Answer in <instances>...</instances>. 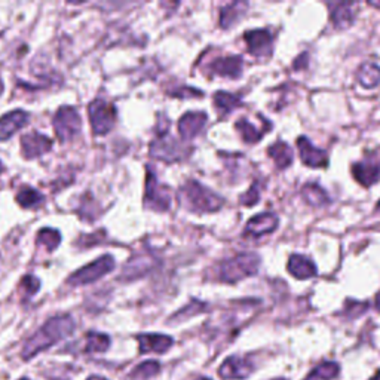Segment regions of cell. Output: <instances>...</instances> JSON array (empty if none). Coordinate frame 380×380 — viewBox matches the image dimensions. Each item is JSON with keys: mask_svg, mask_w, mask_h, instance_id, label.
Wrapping results in <instances>:
<instances>
[{"mask_svg": "<svg viewBox=\"0 0 380 380\" xmlns=\"http://www.w3.org/2000/svg\"><path fill=\"white\" fill-rule=\"evenodd\" d=\"M367 308H369V305L367 303H361V301H346V306H345V313L349 317V318H357L360 315H362V313L367 310Z\"/></svg>", "mask_w": 380, "mask_h": 380, "instance_id": "obj_35", "label": "cell"}, {"mask_svg": "<svg viewBox=\"0 0 380 380\" xmlns=\"http://www.w3.org/2000/svg\"><path fill=\"white\" fill-rule=\"evenodd\" d=\"M161 372V364L158 361H144L141 364H138L136 369L131 372V379L133 380H149L152 377H155Z\"/></svg>", "mask_w": 380, "mask_h": 380, "instance_id": "obj_28", "label": "cell"}, {"mask_svg": "<svg viewBox=\"0 0 380 380\" xmlns=\"http://www.w3.org/2000/svg\"><path fill=\"white\" fill-rule=\"evenodd\" d=\"M297 149L300 153L301 162L306 166L310 168H324L329 165V156L327 152L313 146L306 137H299L297 138Z\"/></svg>", "mask_w": 380, "mask_h": 380, "instance_id": "obj_10", "label": "cell"}, {"mask_svg": "<svg viewBox=\"0 0 380 380\" xmlns=\"http://www.w3.org/2000/svg\"><path fill=\"white\" fill-rule=\"evenodd\" d=\"M180 201L193 213H214L223 205V199L218 195L195 180H188L181 186Z\"/></svg>", "mask_w": 380, "mask_h": 380, "instance_id": "obj_2", "label": "cell"}, {"mask_svg": "<svg viewBox=\"0 0 380 380\" xmlns=\"http://www.w3.org/2000/svg\"><path fill=\"white\" fill-rule=\"evenodd\" d=\"M110 346V337L107 334L91 332L86 336V352H106Z\"/></svg>", "mask_w": 380, "mask_h": 380, "instance_id": "obj_31", "label": "cell"}, {"mask_svg": "<svg viewBox=\"0 0 380 380\" xmlns=\"http://www.w3.org/2000/svg\"><path fill=\"white\" fill-rule=\"evenodd\" d=\"M39 288H41V282H39L37 278L32 277V275H27V277H24L21 280L20 290L24 299H30L32 296H34L39 291Z\"/></svg>", "mask_w": 380, "mask_h": 380, "instance_id": "obj_33", "label": "cell"}, {"mask_svg": "<svg viewBox=\"0 0 380 380\" xmlns=\"http://www.w3.org/2000/svg\"><path fill=\"white\" fill-rule=\"evenodd\" d=\"M268 155L280 169H285L293 162V150L285 141H277L268 149Z\"/></svg>", "mask_w": 380, "mask_h": 380, "instance_id": "obj_22", "label": "cell"}, {"mask_svg": "<svg viewBox=\"0 0 380 380\" xmlns=\"http://www.w3.org/2000/svg\"><path fill=\"white\" fill-rule=\"evenodd\" d=\"M258 199H260V190H258V186L256 185V183H254V185H253L250 189H248L247 193H244V195L241 196V198H240L241 204H244V205H247V207L256 205V204L258 202Z\"/></svg>", "mask_w": 380, "mask_h": 380, "instance_id": "obj_36", "label": "cell"}, {"mask_svg": "<svg viewBox=\"0 0 380 380\" xmlns=\"http://www.w3.org/2000/svg\"><path fill=\"white\" fill-rule=\"evenodd\" d=\"M74 330V321L70 315H60L46 321L24 345L22 358L30 360L39 352L58 343L60 340L67 337Z\"/></svg>", "mask_w": 380, "mask_h": 380, "instance_id": "obj_1", "label": "cell"}, {"mask_svg": "<svg viewBox=\"0 0 380 380\" xmlns=\"http://www.w3.org/2000/svg\"><path fill=\"white\" fill-rule=\"evenodd\" d=\"M45 201L44 195L41 192H37L29 186H24L18 193H17V202L24 207V208H33L42 205Z\"/></svg>", "mask_w": 380, "mask_h": 380, "instance_id": "obj_29", "label": "cell"}, {"mask_svg": "<svg viewBox=\"0 0 380 380\" xmlns=\"http://www.w3.org/2000/svg\"><path fill=\"white\" fill-rule=\"evenodd\" d=\"M248 8L245 2H233L220 11V27L221 29H230L232 25L237 24L244 15Z\"/></svg>", "mask_w": 380, "mask_h": 380, "instance_id": "obj_21", "label": "cell"}, {"mask_svg": "<svg viewBox=\"0 0 380 380\" xmlns=\"http://www.w3.org/2000/svg\"><path fill=\"white\" fill-rule=\"evenodd\" d=\"M272 380H287V379H281V377H280V379H272Z\"/></svg>", "mask_w": 380, "mask_h": 380, "instance_id": "obj_44", "label": "cell"}, {"mask_svg": "<svg viewBox=\"0 0 380 380\" xmlns=\"http://www.w3.org/2000/svg\"><path fill=\"white\" fill-rule=\"evenodd\" d=\"M88 380H107V379H104V377H100V376H93V377H89Z\"/></svg>", "mask_w": 380, "mask_h": 380, "instance_id": "obj_39", "label": "cell"}, {"mask_svg": "<svg viewBox=\"0 0 380 380\" xmlns=\"http://www.w3.org/2000/svg\"><path fill=\"white\" fill-rule=\"evenodd\" d=\"M241 104H242V100L235 94L223 93V91L214 94V106L221 116H225L230 113L232 110L241 107Z\"/></svg>", "mask_w": 380, "mask_h": 380, "instance_id": "obj_25", "label": "cell"}, {"mask_svg": "<svg viewBox=\"0 0 380 380\" xmlns=\"http://www.w3.org/2000/svg\"><path fill=\"white\" fill-rule=\"evenodd\" d=\"M377 211H380V202H379V205H377Z\"/></svg>", "mask_w": 380, "mask_h": 380, "instance_id": "obj_45", "label": "cell"}, {"mask_svg": "<svg viewBox=\"0 0 380 380\" xmlns=\"http://www.w3.org/2000/svg\"><path fill=\"white\" fill-rule=\"evenodd\" d=\"M198 380H211V379H208V377H199Z\"/></svg>", "mask_w": 380, "mask_h": 380, "instance_id": "obj_43", "label": "cell"}, {"mask_svg": "<svg viewBox=\"0 0 380 380\" xmlns=\"http://www.w3.org/2000/svg\"><path fill=\"white\" fill-rule=\"evenodd\" d=\"M254 372V364L244 357L240 355H232L225 360L220 365L218 373L223 379L226 380H241L247 379Z\"/></svg>", "mask_w": 380, "mask_h": 380, "instance_id": "obj_9", "label": "cell"}, {"mask_svg": "<svg viewBox=\"0 0 380 380\" xmlns=\"http://www.w3.org/2000/svg\"><path fill=\"white\" fill-rule=\"evenodd\" d=\"M209 73L221 76V77H232L238 79L244 70V60L240 55L217 58L208 65Z\"/></svg>", "mask_w": 380, "mask_h": 380, "instance_id": "obj_13", "label": "cell"}, {"mask_svg": "<svg viewBox=\"0 0 380 380\" xmlns=\"http://www.w3.org/2000/svg\"><path fill=\"white\" fill-rule=\"evenodd\" d=\"M4 169H5V168H4V165H2V162H0V173H4Z\"/></svg>", "mask_w": 380, "mask_h": 380, "instance_id": "obj_42", "label": "cell"}, {"mask_svg": "<svg viewBox=\"0 0 380 380\" xmlns=\"http://www.w3.org/2000/svg\"><path fill=\"white\" fill-rule=\"evenodd\" d=\"M260 268V257L254 253H240L225 261L217 269V278L221 282L235 284L244 278L253 277Z\"/></svg>", "mask_w": 380, "mask_h": 380, "instance_id": "obj_3", "label": "cell"}, {"mask_svg": "<svg viewBox=\"0 0 380 380\" xmlns=\"http://www.w3.org/2000/svg\"><path fill=\"white\" fill-rule=\"evenodd\" d=\"M235 128L238 129V133L241 134L242 140L248 144L257 143L261 136H263V131H258L250 121L247 119H240L237 124H235Z\"/></svg>", "mask_w": 380, "mask_h": 380, "instance_id": "obj_30", "label": "cell"}, {"mask_svg": "<svg viewBox=\"0 0 380 380\" xmlns=\"http://www.w3.org/2000/svg\"><path fill=\"white\" fill-rule=\"evenodd\" d=\"M140 352L141 353H165L169 348L173 346L174 340L173 337L165 334H140L138 336Z\"/></svg>", "mask_w": 380, "mask_h": 380, "instance_id": "obj_17", "label": "cell"}, {"mask_svg": "<svg viewBox=\"0 0 380 380\" xmlns=\"http://www.w3.org/2000/svg\"><path fill=\"white\" fill-rule=\"evenodd\" d=\"M22 153L27 159H33L36 156H41L51 150L52 141L49 137L41 133H29L21 138Z\"/></svg>", "mask_w": 380, "mask_h": 380, "instance_id": "obj_15", "label": "cell"}, {"mask_svg": "<svg viewBox=\"0 0 380 380\" xmlns=\"http://www.w3.org/2000/svg\"><path fill=\"white\" fill-rule=\"evenodd\" d=\"M208 117L204 112H188L178 121V133L181 138L192 140L205 128Z\"/></svg>", "mask_w": 380, "mask_h": 380, "instance_id": "obj_14", "label": "cell"}, {"mask_svg": "<svg viewBox=\"0 0 380 380\" xmlns=\"http://www.w3.org/2000/svg\"><path fill=\"white\" fill-rule=\"evenodd\" d=\"M2 93H4V84L0 82V94H2Z\"/></svg>", "mask_w": 380, "mask_h": 380, "instance_id": "obj_41", "label": "cell"}, {"mask_svg": "<svg viewBox=\"0 0 380 380\" xmlns=\"http://www.w3.org/2000/svg\"><path fill=\"white\" fill-rule=\"evenodd\" d=\"M113 269H114V258L109 254L101 256L100 258L93 261V263H89L85 268L74 272L72 277L67 280V282L72 284L73 287L86 285V284H91V282L103 278L104 275L112 272Z\"/></svg>", "mask_w": 380, "mask_h": 380, "instance_id": "obj_6", "label": "cell"}, {"mask_svg": "<svg viewBox=\"0 0 380 380\" xmlns=\"http://www.w3.org/2000/svg\"><path fill=\"white\" fill-rule=\"evenodd\" d=\"M370 380H380V370H379V372H377V373H376V374H374V376H373Z\"/></svg>", "mask_w": 380, "mask_h": 380, "instance_id": "obj_40", "label": "cell"}, {"mask_svg": "<svg viewBox=\"0 0 380 380\" xmlns=\"http://www.w3.org/2000/svg\"><path fill=\"white\" fill-rule=\"evenodd\" d=\"M288 272L297 280H309L317 275V266L313 261L301 254H293L288 260Z\"/></svg>", "mask_w": 380, "mask_h": 380, "instance_id": "obj_18", "label": "cell"}, {"mask_svg": "<svg viewBox=\"0 0 380 380\" xmlns=\"http://www.w3.org/2000/svg\"><path fill=\"white\" fill-rule=\"evenodd\" d=\"M278 223H280V218L275 214L261 213L247 223L244 237H253V238L263 237V235L272 233L275 229H277Z\"/></svg>", "mask_w": 380, "mask_h": 380, "instance_id": "obj_12", "label": "cell"}, {"mask_svg": "<svg viewBox=\"0 0 380 380\" xmlns=\"http://www.w3.org/2000/svg\"><path fill=\"white\" fill-rule=\"evenodd\" d=\"M155 266V258L148 256V254H138L134 258H131L126 266L124 268V280H136L140 278L141 275H146L152 268Z\"/></svg>", "mask_w": 380, "mask_h": 380, "instance_id": "obj_19", "label": "cell"}, {"mask_svg": "<svg viewBox=\"0 0 380 380\" xmlns=\"http://www.w3.org/2000/svg\"><path fill=\"white\" fill-rule=\"evenodd\" d=\"M352 176L362 186L370 188L380 178V166L374 162H357L352 165Z\"/></svg>", "mask_w": 380, "mask_h": 380, "instance_id": "obj_20", "label": "cell"}, {"mask_svg": "<svg viewBox=\"0 0 380 380\" xmlns=\"http://www.w3.org/2000/svg\"><path fill=\"white\" fill-rule=\"evenodd\" d=\"M174 97H181V98H188V97H202V93L199 89H193V88H180L173 93Z\"/></svg>", "mask_w": 380, "mask_h": 380, "instance_id": "obj_37", "label": "cell"}, {"mask_svg": "<svg viewBox=\"0 0 380 380\" xmlns=\"http://www.w3.org/2000/svg\"><path fill=\"white\" fill-rule=\"evenodd\" d=\"M205 310V305L201 303V301H192V303L186 308H183L180 312L176 313V317L173 318L174 321H183V320H186L189 317H193L196 315V313H199Z\"/></svg>", "mask_w": 380, "mask_h": 380, "instance_id": "obj_34", "label": "cell"}, {"mask_svg": "<svg viewBox=\"0 0 380 380\" xmlns=\"http://www.w3.org/2000/svg\"><path fill=\"white\" fill-rule=\"evenodd\" d=\"M89 121L91 126H93V131L98 136L107 134L109 131L113 128L114 121H116V110L104 100H94L89 104Z\"/></svg>", "mask_w": 380, "mask_h": 380, "instance_id": "obj_8", "label": "cell"}, {"mask_svg": "<svg viewBox=\"0 0 380 380\" xmlns=\"http://www.w3.org/2000/svg\"><path fill=\"white\" fill-rule=\"evenodd\" d=\"M357 77L364 88L370 89L377 86L380 84V65L376 63H364L357 73Z\"/></svg>", "mask_w": 380, "mask_h": 380, "instance_id": "obj_24", "label": "cell"}, {"mask_svg": "<svg viewBox=\"0 0 380 380\" xmlns=\"http://www.w3.org/2000/svg\"><path fill=\"white\" fill-rule=\"evenodd\" d=\"M29 121V114L22 110L9 112L0 117V141H5L14 136Z\"/></svg>", "mask_w": 380, "mask_h": 380, "instance_id": "obj_16", "label": "cell"}, {"mask_svg": "<svg viewBox=\"0 0 380 380\" xmlns=\"http://www.w3.org/2000/svg\"><path fill=\"white\" fill-rule=\"evenodd\" d=\"M332 20L337 29H346L353 21V11L352 5L348 2L342 4H330Z\"/></svg>", "mask_w": 380, "mask_h": 380, "instance_id": "obj_23", "label": "cell"}, {"mask_svg": "<svg viewBox=\"0 0 380 380\" xmlns=\"http://www.w3.org/2000/svg\"><path fill=\"white\" fill-rule=\"evenodd\" d=\"M374 306H376V309L380 312V291L377 293V296H376V301H374Z\"/></svg>", "mask_w": 380, "mask_h": 380, "instance_id": "obj_38", "label": "cell"}, {"mask_svg": "<svg viewBox=\"0 0 380 380\" xmlns=\"http://www.w3.org/2000/svg\"><path fill=\"white\" fill-rule=\"evenodd\" d=\"M144 204L153 211H168L171 207V192L169 189L159 183L158 177L149 168L146 177V195H144Z\"/></svg>", "mask_w": 380, "mask_h": 380, "instance_id": "obj_4", "label": "cell"}, {"mask_svg": "<svg viewBox=\"0 0 380 380\" xmlns=\"http://www.w3.org/2000/svg\"><path fill=\"white\" fill-rule=\"evenodd\" d=\"M61 242V237L60 233L54 229H42L41 232L37 233V244L44 245L46 250L49 251H54L55 248L60 245Z\"/></svg>", "mask_w": 380, "mask_h": 380, "instance_id": "obj_32", "label": "cell"}, {"mask_svg": "<svg viewBox=\"0 0 380 380\" xmlns=\"http://www.w3.org/2000/svg\"><path fill=\"white\" fill-rule=\"evenodd\" d=\"M150 155L156 159L164 162H177L181 161L188 155L185 144L178 143L174 137L166 133H159V137L150 144Z\"/></svg>", "mask_w": 380, "mask_h": 380, "instance_id": "obj_5", "label": "cell"}, {"mask_svg": "<svg viewBox=\"0 0 380 380\" xmlns=\"http://www.w3.org/2000/svg\"><path fill=\"white\" fill-rule=\"evenodd\" d=\"M54 129L57 137L65 143L74 138L82 129V119L74 107H60L54 117Z\"/></svg>", "mask_w": 380, "mask_h": 380, "instance_id": "obj_7", "label": "cell"}, {"mask_svg": "<svg viewBox=\"0 0 380 380\" xmlns=\"http://www.w3.org/2000/svg\"><path fill=\"white\" fill-rule=\"evenodd\" d=\"M301 193H303L305 201L313 207H324L330 201L329 195L317 183H308Z\"/></svg>", "mask_w": 380, "mask_h": 380, "instance_id": "obj_26", "label": "cell"}, {"mask_svg": "<svg viewBox=\"0 0 380 380\" xmlns=\"http://www.w3.org/2000/svg\"><path fill=\"white\" fill-rule=\"evenodd\" d=\"M248 52L254 57H268L272 52V36L268 30H250L244 34Z\"/></svg>", "mask_w": 380, "mask_h": 380, "instance_id": "obj_11", "label": "cell"}, {"mask_svg": "<svg viewBox=\"0 0 380 380\" xmlns=\"http://www.w3.org/2000/svg\"><path fill=\"white\" fill-rule=\"evenodd\" d=\"M340 373L337 362H322L313 369L305 380H334Z\"/></svg>", "mask_w": 380, "mask_h": 380, "instance_id": "obj_27", "label": "cell"}, {"mask_svg": "<svg viewBox=\"0 0 380 380\" xmlns=\"http://www.w3.org/2000/svg\"><path fill=\"white\" fill-rule=\"evenodd\" d=\"M21 380H29V379H21Z\"/></svg>", "mask_w": 380, "mask_h": 380, "instance_id": "obj_46", "label": "cell"}]
</instances>
